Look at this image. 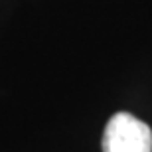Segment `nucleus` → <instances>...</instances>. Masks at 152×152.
I'll return each instance as SVG.
<instances>
[{
    "label": "nucleus",
    "instance_id": "obj_1",
    "mask_svg": "<svg viewBox=\"0 0 152 152\" xmlns=\"http://www.w3.org/2000/svg\"><path fill=\"white\" fill-rule=\"evenodd\" d=\"M103 152H152V130L130 113H115L103 132Z\"/></svg>",
    "mask_w": 152,
    "mask_h": 152
}]
</instances>
